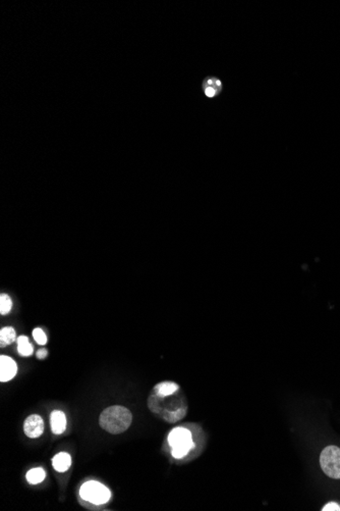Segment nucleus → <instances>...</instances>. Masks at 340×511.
Returning a JSON list of instances; mask_svg holds the SVG:
<instances>
[{
    "instance_id": "f03ea898",
    "label": "nucleus",
    "mask_w": 340,
    "mask_h": 511,
    "mask_svg": "<svg viewBox=\"0 0 340 511\" xmlns=\"http://www.w3.org/2000/svg\"><path fill=\"white\" fill-rule=\"evenodd\" d=\"M132 412L123 406L114 405L102 411L99 417L100 427L112 434L118 435L126 432L132 425Z\"/></svg>"
},
{
    "instance_id": "39448f33",
    "label": "nucleus",
    "mask_w": 340,
    "mask_h": 511,
    "mask_svg": "<svg viewBox=\"0 0 340 511\" xmlns=\"http://www.w3.org/2000/svg\"><path fill=\"white\" fill-rule=\"evenodd\" d=\"M80 496L92 504H105L111 498V492L108 488L96 480H90L85 483L80 489Z\"/></svg>"
},
{
    "instance_id": "ddd939ff",
    "label": "nucleus",
    "mask_w": 340,
    "mask_h": 511,
    "mask_svg": "<svg viewBox=\"0 0 340 511\" xmlns=\"http://www.w3.org/2000/svg\"><path fill=\"white\" fill-rule=\"evenodd\" d=\"M45 476H46V472L41 467H35V468L30 469L26 475L28 482L32 485H37V484L42 483L45 479Z\"/></svg>"
},
{
    "instance_id": "7ed1b4c3",
    "label": "nucleus",
    "mask_w": 340,
    "mask_h": 511,
    "mask_svg": "<svg viewBox=\"0 0 340 511\" xmlns=\"http://www.w3.org/2000/svg\"><path fill=\"white\" fill-rule=\"evenodd\" d=\"M168 443L172 448L171 454L176 459L187 456L190 451L195 447L192 433L190 430L182 427L174 428L169 433Z\"/></svg>"
},
{
    "instance_id": "6e6552de",
    "label": "nucleus",
    "mask_w": 340,
    "mask_h": 511,
    "mask_svg": "<svg viewBox=\"0 0 340 511\" xmlns=\"http://www.w3.org/2000/svg\"><path fill=\"white\" fill-rule=\"evenodd\" d=\"M18 372L15 360L9 356L2 355L0 357V381L9 382L15 378Z\"/></svg>"
},
{
    "instance_id": "9d476101",
    "label": "nucleus",
    "mask_w": 340,
    "mask_h": 511,
    "mask_svg": "<svg viewBox=\"0 0 340 511\" xmlns=\"http://www.w3.org/2000/svg\"><path fill=\"white\" fill-rule=\"evenodd\" d=\"M52 465L56 471L65 472L72 465V457L67 452H60L53 457Z\"/></svg>"
},
{
    "instance_id": "f257e3e1",
    "label": "nucleus",
    "mask_w": 340,
    "mask_h": 511,
    "mask_svg": "<svg viewBox=\"0 0 340 511\" xmlns=\"http://www.w3.org/2000/svg\"><path fill=\"white\" fill-rule=\"evenodd\" d=\"M177 392L168 396H158L151 393L148 399L150 410L167 423L173 424L187 415L188 405L183 398L177 397Z\"/></svg>"
},
{
    "instance_id": "9b49d317",
    "label": "nucleus",
    "mask_w": 340,
    "mask_h": 511,
    "mask_svg": "<svg viewBox=\"0 0 340 511\" xmlns=\"http://www.w3.org/2000/svg\"><path fill=\"white\" fill-rule=\"evenodd\" d=\"M179 391V386L173 382H162L154 387L152 393L158 396H168Z\"/></svg>"
},
{
    "instance_id": "1a4fd4ad",
    "label": "nucleus",
    "mask_w": 340,
    "mask_h": 511,
    "mask_svg": "<svg viewBox=\"0 0 340 511\" xmlns=\"http://www.w3.org/2000/svg\"><path fill=\"white\" fill-rule=\"evenodd\" d=\"M51 431L54 435L64 434L67 429V416L64 411L54 410L50 415Z\"/></svg>"
},
{
    "instance_id": "2eb2a0df",
    "label": "nucleus",
    "mask_w": 340,
    "mask_h": 511,
    "mask_svg": "<svg viewBox=\"0 0 340 511\" xmlns=\"http://www.w3.org/2000/svg\"><path fill=\"white\" fill-rule=\"evenodd\" d=\"M13 307V301L9 295L2 294L0 296V313L3 315L8 314Z\"/></svg>"
},
{
    "instance_id": "423d86ee",
    "label": "nucleus",
    "mask_w": 340,
    "mask_h": 511,
    "mask_svg": "<svg viewBox=\"0 0 340 511\" xmlns=\"http://www.w3.org/2000/svg\"><path fill=\"white\" fill-rule=\"evenodd\" d=\"M202 91L209 99H215L223 91V82L216 76H207L202 82Z\"/></svg>"
},
{
    "instance_id": "20e7f679",
    "label": "nucleus",
    "mask_w": 340,
    "mask_h": 511,
    "mask_svg": "<svg viewBox=\"0 0 340 511\" xmlns=\"http://www.w3.org/2000/svg\"><path fill=\"white\" fill-rule=\"evenodd\" d=\"M320 465L326 475L340 479V448L334 445L324 448L320 455Z\"/></svg>"
},
{
    "instance_id": "f8f14e48",
    "label": "nucleus",
    "mask_w": 340,
    "mask_h": 511,
    "mask_svg": "<svg viewBox=\"0 0 340 511\" xmlns=\"http://www.w3.org/2000/svg\"><path fill=\"white\" fill-rule=\"evenodd\" d=\"M17 339V333L14 327L7 326L3 327L0 330V345L2 347H6L14 343Z\"/></svg>"
},
{
    "instance_id": "4468645a",
    "label": "nucleus",
    "mask_w": 340,
    "mask_h": 511,
    "mask_svg": "<svg viewBox=\"0 0 340 511\" xmlns=\"http://www.w3.org/2000/svg\"><path fill=\"white\" fill-rule=\"evenodd\" d=\"M18 351L22 356H30L33 354V345L30 343L28 337L21 336L18 339Z\"/></svg>"
},
{
    "instance_id": "f3484780",
    "label": "nucleus",
    "mask_w": 340,
    "mask_h": 511,
    "mask_svg": "<svg viewBox=\"0 0 340 511\" xmlns=\"http://www.w3.org/2000/svg\"><path fill=\"white\" fill-rule=\"evenodd\" d=\"M323 511H340V505L337 504L336 502H330L328 504H326L323 508H322Z\"/></svg>"
},
{
    "instance_id": "0eeeda50",
    "label": "nucleus",
    "mask_w": 340,
    "mask_h": 511,
    "mask_svg": "<svg viewBox=\"0 0 340 511\" xmlns=\"http://www.w3.org/2000/svg\"><path fill=\"white\" fill-rule=\"evenodd\" d=\"M24 432L31 439L39 438L44 432V422L42 417L38 414L28 416L24 424Z\"/></svg>"
},
{
    "instance_id": "a211bd4d",
    "label": "nucleus",
    "mask_w": 340,
    "mask_h": 511,
    "mask_svg": "<svg viewBox=\"0 0 340 511\" xmlns=\"http://www.w3.org/2000/svg\"><path fill=\"white\" fill-rule=\"evenodd\" d=\"M47 354H48V351H47L46 349L42 348V349L38 350V352H37V358H38V359H44V358H46Z\"/></svg>"
},
{
    "instance_id": "dca6fc26",
    "label": "nucleus",
    "mask_w": 340,
    "mask_h": 511,
    "mask_svg": "<svg viewBox=\"0 0 340 511\" xmlns=\"http://www.w3.org/2000/svg\"><path fill=\"white\" fill-rule=\"evenodd\" d=\"M33 337H34L35 341L39 345H45L47 343V341H48L46 334L43 332V329H41L40 327H36L33 330Z\"/></svg>"
}]
</instances>
